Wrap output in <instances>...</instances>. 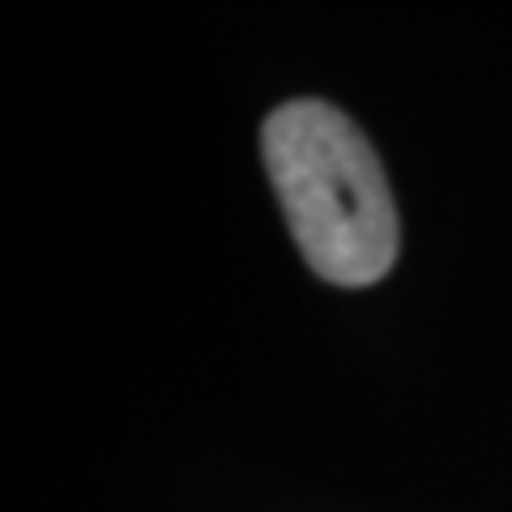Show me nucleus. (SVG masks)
<instances>
[{
    "label": "nucleus",
    "instance_id": "obj_1",
    "mask_svg": "<svg viewBox=\"0 0 512 512\" xmlns=\"http://www.w3.org/2000/svg\"><path fill=\"white\" fill-rule=\"evenodd\" d=\"M265 167L308 265L333 286L380 282L397 261V205L372 141L333 103L295 99L265 120Z\"/></svg>",
    "mask_w": 512,
    "mask_h": 512
}]
</instances>
